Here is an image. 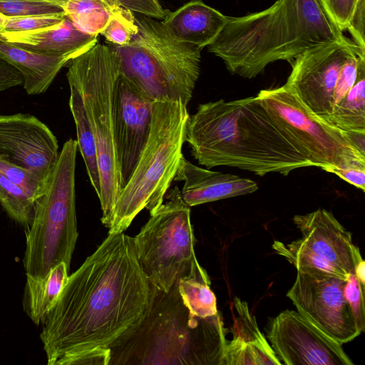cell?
Instances as JSON below:
<instances>
[{
	"label": "cell",
	"mask_w": 365,
	"mask_h": 365,
	"mask_svg": "<svg viewBox=\"0 0 365 365\" xmlns=\"http://www.w3.org/2000/svg\"><path fill=\"white\" fill-rule=\"evenodd\" d=\"M156 288L145 275L133 238L108 233L71 275L43 322L46 364L65 354L109 349L149 314Z\"/></svg>",
	"instance_id": "obj_1"
},
{
	"label": "cell",
	"mask_w": 365,
	"mask_h": 365,
	"mask_svg": "<svg viewBox=\"0 0 365 365\" xmlns=\"http://www.w3.org/2000/svg\"><path fill=\"white\" fill-rule=\"evenodd\" d=\"M185 142L200 165L230 166L263 176L313 166L289 142L256 96L200 104Z\"/></svg>",
	"instance_id": "obj_2"
},
{
	"label": "cell",
	"mask_w": 365,
	"mask_h": 365,
	"mask_svg": "<svg viewBox=\"0 0 365 365\" xmlns=\"http://www.w3.org/2000/svg\"><path fill=\"white\" fill-rule=\"evenodd\" d=\"M349 41L322 0H277L261 11L229 16L207 48L231 73L253 78L274 61L292 62L315 46Z\"/></svg>",
	"instance_id": "obj_3"
},
{
	"label": "cell",
	"mask_w": 365,
	"mask_h": 365,
	"mask_svg": "<svg viewBox=\"0 0 365 365\" xmlns=\"http://www.w3.org/2000/svg\"><path fill=\"white\" fill-rule=\"evenodd\" d=\"M177 282L168 292L156 289L148 316L110 346L108 365H222L227 340L220 313L192 314Z\"/></svg>",
	"instance_id": "obj_4"
},
{
	"label": "cell",
	"mask_w": 365,
	"mask_h": 365,
	"mask_svg": "<svg viewBox=\"0 0 365 365\" xmlns=\"http://www.w3.org/2000/svg\"><path fill=\"white\" fill-rule=\"evenodd\" d=\"M188 117L180 101L153 103L147 142L118 196L108 233L123 232L140 211L147 209L151 215L164 202L183 157Z\"/></svg>",
	"instance_id": "obj_5"
},
{
	"label": "cell",
	"mask_w": 365,
	"mask_h": 365,
	"mask_svg": "<svg viewBox=\"0 0 365 365\" xmlns=\"http://www.w3.org/2000/svg\"><path fill=\"white\" fill-rule=\"evenodd\" d=\"M138 31L130 42L112 46L122 73L153 101H180L187 106L200 73L202 49L180 41L162 21L135 16Z\"/></svg>",
	"instance_id": "obj_6"
},
{
	"label": "cell",
	"mask_w": 365,
	"mask_h": 365,
	"mask_svg": "<svg viewBox=\"0 0 365 365\" xmlns=\"http://www.w3.org/2000/svg\"><path fill=\"white\" fill-rule=\"evenodd\" d=\"M78 150L76 140L64 143L42 194L35 200L26 234V276L43 278L63 262L70 268L78 236L75 190Z\"/></svg>",
	"instance_id": "obj_7"
},
{
	"label": "cell",
	"mask_w": 365,
	"mask_h": 365,
	"mask_svg": "<svg viewBox=\"0 0 365 365\" xmlns=\"http://www.w3.org/2000/svg\"><path fill=\"white\" fill-rule=\"evenodd\" d=\"M66 77L81 91L96 143L102 210L101 222L109 228L120 192L113 122V92L120 72L118 56L111 46L96 43L71 59Z\"/></svg>",
	"instance_id": "obj_8"
},
{
	"label": "cell",
	"mask_w": 365,
	"mask_h": 365,
	"mask_svg": "<svg viewBox=\"0 0 365 365\" xmlns=\"http://www.w3.org/2000/svg\"><path fill=\"white\" fill-rule=\"evenodd\" d=\"M165 199L133 237L145 275L157 289L165 292L185 277L210 282L195 255L190 207L177 186L166 193Z\"/></svg>",
	"instance_id": "obj_9"
},
{
	"label": "cell",
	"mask_w": 365,
	"mask_h": 365,
	"mask_svg": "<svg viewBox=\"0 0 365 365\" xmlns=\"http://www.w3.org/2000/svg\"><path fill=\"white\" fill-rule=\"evenodd\" d=\"M257 97L289 142L313 166L365 165V155L351 143L348 131L312 114L284 85L261 90Z\"/></svg>",
	"instance_id": "obj_10"
},
{
	"label": "cell",
	"mask_w": 365,
	"mask_h": 365,
	"mask_svg": "<svg viewBox=\"0 0 365 365\" xmlns=\"http://www.w3.org/2000/svg\"><path fill=\"white\" fill-rule=\"evenodd\" d=\"M346 280L314 271H297L287 297L302 316L341 344L360 335L344 294Z\"/></svg>",
	"instance_id": "obj_11"
},
{
	"label": "cell",
	"mask_w": 365,
	"mask_h": 365,
	"mask_svg": "<svg viewBox=\"0 0 365 365\" xmlns=\"http://www.w3.org/2000/svg\"><path fill=\"white\" fill-rule=\"evenodd\" d=\"M353 54L365 56V51L351 40L307 50L290 62L292 69L284 85L312 114L329 123L339 71Z\"/></svg>",
	"instance_id": "obj_12"
},
{
	"label": "cell",
	"mask_w": 365,
	"mask_h": 365,
	"mask_svg": "<svg viewBox=\"0 0 365 365\" xmlns=\"http://www.w3.org/2000/svg\"><path fill=\"white\" fill-rule=\"evenodd\" d=\"M266 338L282 364L353 365L342 344L298 312L287 309L269 319Z\"/></svg>",
	"instance_id": "obj_13"
},
{
	"label": "cell",
	"mask_w": 365,
	"mask_h": 365,
	"mask_svg": "<svg viewBox=\"0 0 365 365\" xmlns=\"http://www.w3.org/2000/svg\"><path fill=\"white\" fill-rule=\"evenodd\" d=\"M154 102L120 68L113 92L114 138L120 190L129 180L147 142Z\"/></svg>",
	"instance_id": "obj_14"
},
{
	"label": "cell",
	"mask_w": 365,
	"mask_h": 365,
	"mask_svg": "<svg viewBox=\"0 0 365 365\" xmlns=\"http://www.w3.org/2000/svg\"><path fill=\"white\" fill-rule=\"evenodd\" d=\"M57 138L37 117L0 114V160L46 180L59 154Z\"/></svg>",
	"instance_id": "obj_15"
},
{
	"label": "cell",
	"mask_w": 365,
	"mask_h": 365,
	"mask_svg": "<svg viewBox=\"0 0 365 365\" xmlns=\"http://www.w3.org/2000/svg\"><path fill=\"white\" fill-rule=\"evenodd\" d=\"M292 220L311 251L346 275L355 274L356 266L363 260L360 250L354 245L351 233L331 212L319 208L294 215Z\"/></svg>",
	"instance_id": "obj_16"
},
{
	"label": "cell",
	"mask_w": 365,
	"mask_h": 365,
	"mask_svg": "<svg viewBox=\"0 0 365 365\" xmlns=\"http://www.w3.org/2000/svg\"><path fill=\"white\" fill-rule=\"evenodd\" d=\"M173 180L184 182L180 195L190 207L258 190L257 184L249 178L200 168L184 156Z\"/></svg>",
	"instance_id": "obj_17"
},
{
	"label": "cell",
	"mask_w": 365,
	"mask_h": 365,
	"mask_svg": "<svg viewBox=\"0 0 365 365\" xmlns=\"http://www.w3.org/2000/svg\"><path fill=\"white\" fill-rule=\"evenodd\" d=\"M6 42L33 53L70 60L98 43V36L79 31L66 16L58 24L36 30L0 33Z\"/></svg>",
	"instance_id": "obj_18"
},
{
	"label": "cell",
	"mask_w": 365,
	"mask_h": 365,
	"mask_svg": "<svg viewBox=\"0 0 365 365\" xmlns=\"http://www.w3.org/2000/svg\"><path fill=\"white\" fill-rule=\"evenodd\" d=\"M234 305L237 317L230 331L232 339L225 345L222 365H282L247 302L235 297Z\"/></svg>",
	"instance_id": "obj_19"
},
{
	"label": "cell",
	"mask_w": 365,
	"mask_h": 365,
	"mask_svg": "<svg viewBox=\"0 0 365 365\" xmlns=\"http://www.w3.org/2000/svg\"><path fill=\"white\" fill-rule=\"evenodd\" d=\"M228 19L201 0H193L167 13L162 23L178 40L202 49L215 41Z\"/></svg>",
	"instance_id": "obj_20"
},
{
	"label": "cell",
	"mask_w": 365,
	"mask_h": 365,
	"mask_svg": "<svg viewBox=\"0 0 365 365\" xmlns=\"http://www.w3.org/2000/svg\"><path fill=\"white\" fill-rule=\"evenodd\" d=\"M0 59L21 73L23 88L31 96L45 93L61 69L71 61L67 58L33 53L6 42L1 37Z\"/></svg>",
	"instance_id": "obj_21"
},
{
	"label": "cell",
	"mask_w": 365,
	"mask_h": 365,
	"mask_svg": "<svg viewBox=\"0 0 365 365\" xmlns=\"http://www.w3.org/2000/svg\"><path fill=\"white\" fill-rule=\"evenodd\" d=\"M69 269L63 262L53 267L44 278L26 276L23 308L35 324L43 323L55 304L66 283Z\"/></svg>",
	"instance_id": "obj_22"
},
{
	"label": "cell",
	"mask_w": 365,
	"mask_h": 365,
	"mask_svg": "<svg viewBox=\"0 0 365 365\" xmlns=\"http://www.w3.org/2000/svg\"><path fill=\"white\" fill-rule=\"evenodd\" d=\"M70 88L69 107L76 129L78 148L84 160L90 182L98 197L101 192L96 143L90 126L80 89L68 83Z\"/></svg>",
	"instance_id": "obj_23"
},
{
	"label": "cell",
	"mask_w": 365,
	"mask_h": 365,
	"mask_svg": "<svg viewBox=\"0 0 365 365\" xmlns=\"http://www.w3.org/2000/svg\"><path fill=\"white\" fill-rule=\"evenodd\" d=\"M329 123L344 131L365 132V56L360 57L356 81L333 109Z\"/></svg>",
	"instance_id": "obj_24"
},
{
	"label": "cell",
	"mask_w": 365,
	"mask_h": 365,
	"mask_svg": "<svg viewBox=\"0 0 365 365\" xmlns=\"http://www.w3.org/2000/svg\"><path fill=\"white\" fill-rule=\"evenodd\" d=\"M273 250L284 257L297 271H314L346 280L348 275L311 251L298 239L290 243L274 240Z\"/></svg>",
	"instance_id": "obj_25"
},
{
	"label": "cell",
	"mask_w": 365,
	"mask_h": 365,
	"mask_svg": "<svg viewBox=\"0 0 365 365\" xmlns=\"http://www.w3.org/2000/svg\"><path fill=\"white\" fill-rule=\"evenodd\" d=\"M62 6L74 26L90 35L101 34L110 16L109 9L101 0H73Z\"/></svg>",
	"instance_id": "obj_26"
},
{
	"label": "cell",
	"mask_w": 365,
	"mask_h": 365,
	"mask_svg": "<svg viewBox=\"0 0 365 365\" xmlns=\"http://www.w3.org/2000/svg\"><path fill=\"white\" fill-rule=\"evenodd\" d=\"M177 283L182 302L192 314L207 317L218 313L216 297L210 287V282L185 277Z\"/></svg>",
	"instance_id": "obj_27"
},
{
	"label": "cell",
	"mask_w": 365,
	"mask_h": 365,
	"mask_svg": "<svg viewBox=\"0 0 365 365\" xmlns=\"http://www.w3.org/2000/svg\"><path fill=\"white\" fill-rule=\"evenodd\" d=\"M34 202L29 194L0 172V205L11 220L29 227L33 218Z\"/></svg>",
	"instance_id": "obj_28"
},
{
	"label": "cell",
	"mask_w": 365,
	"mask_h": 365,
	"mask_svg": "<svg viewBox=\"0 0 365 365\" xmlns=\"http://www.w3.org/2000/svg\"><path fill=\"white\" fill-rule=\"evenodd\" d=\"M110 11L109 21L101 34L113 45L128 43L138 31L133 12L123 7H117Z\"/></svg>",
	"instance_id": "obj_29"
},
{
	"label": "cell",
	"mask_w": 365,
	"mask_h": 365,
	"mask_svg": "<svg viewBox=\"0 0 365 365\" xmlns=\"http://www.w3.org/2000/svg\"><path fill=\"white\" fill-rule=\"evenodd\" d=\"M0 14L6 17L66 16L61 5L45 0H0Z\"/></svg>",
	"instance_id": "obj_30"
},
{
	"label": "cell",
	"mask_w": 365,
	"mask_h": 365,
	"mask_svg": "<svg viewBox=\"0 0 365 365\" xmlns=\"http://www.w3.org/2000/svg\"><path fill=\"white\" fill-rule=\"evenodd\" d=\"M0 172L10 181L22 188L34 200L43 192L46 180L32 171L0 160Z\"/></svg>",
	"instance_id": "obj_31"
},
{
	"label": "cell",
	"mask_w": 365,
	"mask_h": 365,
	"mask_svg": "<svg viewBox=\"0 0 365 365\" xmlns=\"http://www.w3.org/2000/svg\"><path fill=\"white\" fill-rule=\"evenodd\" d=\"M364 287L354 274H350L344 287V297L360 334L365 329Z\"/></svg>",
	"instance_id": "obj_32"
},
{
	"label": "cell",
	"mask_w": 365,
	"mask_h": 365,
	"mask_svg": "<svg viewBox=\"0 0 365 365\" xmlns=\"http://www.w3.org/2000/svg\"><path fill=\"white\" fill-rule=\"evenodd\" d=\"M65 15H41L8 17L0 26V33L21 32L48 27L60 23Z\"/></svg>",
	"instance_id": "obj_33"
},
{
	"label": "cell",
	"mask_w": 365,
	"mask_h": 365,
	"mask_svg": "<svg viewBox=\"0 0 365 365\" xmlns=\"http://www.w3.org/2000/svg\"><path fill=\"white\" fill-rule=\"evenodd\" d=\"M363 56H365L351 55L341 66L333 93V109L343 100L354 85L356 78L359 61L360 57Z\"/></svg>",
	"instance_id": "obj_34"
},
{
	"label": "cell",
	"mask_w": 365,
	"mask_h": 365,
	"mask_svg": "<svg viewBox=\"0 0 365 365\" xmlns=\"http://www.w3.org/2000/svg\"><path fill=\"white\" fill-rule=\"evenodd\" d=\"M109 10L123 7L141 15L163 19L167 14L158 0H101Z\"/></svg>",
	"instance_id": "obj_35"
},
{
	"label": "cell",
	"mask_w": 365,
	"mask_h": 365,
	"mask_svg": "<svg viewBox=\"0 0 365 365\" xmlns=\"http://www.w3.org/2000/svg\"><path fill=\"white\" fill-rule=\"evenodd\" d=\"M328 12L344 31L346 30L354 13L365 0H322Z\"/></svg>",
	"instance_id": "obj_36"
},
{
	"label": "cell",
	"mask_w": 365,
	"mask_h": 365,
	"mask_svg": "<svg viewBox=\"0 0 365 365\" xmlns=\"http://www.w3.org/2000/svg\"><path fill=\"white\" fill-rule=\"evenodd\" d=\"M109 359V349H94L76 354H65L56 361L55 365H108Z\"/></svg>",
	"instance_id": "obj_37"
},
{
	"label": "cell",
	"mask_w": 365,
	"mask_h": 365,
	"mask_svg": "<svg viewBox=\"0 0 365 365\" xmlns=\"http://www.w3.org/2000/svg\"><path fill=\"white\" fill-rule=\"evenodd\" d=\"M323 170L336 175L354 187L365 190V165H351L343 168L324 165Z\"/></svg>",
	"instance_id": "obj_38"
},
{
	"label": "cell",
	"mask_w": 365,
	"mask_h": 365,
	"mask_svg": "<svg viewBox=\"0 0 365 365\" xmlns=\"http://www.w3.org/2000/svg\"><path fill=\"white\" fill-rule=\"evenodd\" d=\"M22 84L23 78L21 73L12 65L0 59V93Z\"/></svg>",
	"instance_id": "obj_39"
},
{
	"label": "cell",
	"mask_w": 365,
	"mask_h": 365,
	"mask_svg": "<svg viewBox=\"0 0 365 365\" xmlns=\"http://www.w3.org/2000/svg\"><path fill=\"white\" fill-rule=\"evenodd\" d=\"M360 282L365 285V262L361 260L356 267L354 274Z\"/></svg>",
	"instance_id": "obj_40"
},
{
	"label": "cell",
	"mask_w": 365,
	"mask_h": 365,
	"mask_svg": "<svg viewBox=\"0 0 365 365\" xmlns=\"http://www.w3.org/2000/svg\"><path fill=\"white\" fill-rule=\"evenodd\" d=\"M47 1L53 2V3H56V4H60L62 6L66 2L69 1H73V0H47Z\"/></svg>",
	"instance_id": "obj_41"
},
{
	"label": "cell",
	"mask_w": 365,
	"mask_h": 365,
	"mask_svg": "<svg viewBox=\"0 0 365 365\" xmlns=\"http://www.w3.org/2000/svg\"><path fill=\"white\" fill-rule=\"evenodd\" d=\"M8 17L4 16L3 14H0V26H1L5 21H6Z\"/></svg>",
	"instance_id": "obj_42"
},
{
	"label": "cell",
	"mask_w": 365,
	"mask_h": 365,
	"mask_svg": "<svg viewBox=\"0 0 365 365\" xmlns=\"http://www.w3.org/2000/svg\"><path fill=\"white\" fill-rule=\"evenodd\" d=\"M45 1H47V0H45Z\"/></svg>",
	"instance_id": "obj_43"
}]
</instances>
